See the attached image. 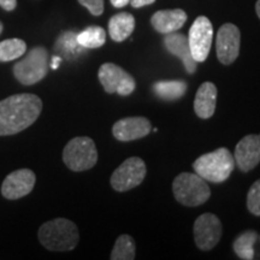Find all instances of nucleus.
I'll use <instances>...</instances> for the list:
<instances>
[{"instance_id":"1","label":"nucleus","mask_w":260,"mask_h":260,"mask_svg":"<svg viewBox=\"0 0 260 260\" xmlns=\"http://www.w3.org/2000/svg\"><path fill=\"white\" fill-rule=\"evenodd\" d=\"M42 110L35 94H15L0 102V136L15 135L34 124Z\"/></svg>"},{"instance_id":"2","label":"nucleus","mask_w":260,"mask_h":260,"mask_svg":"<svg viewBox=\"0 0 260 260\" xmlns=\"http://www.w3.org/2000/svg\"><path fill=\"white\" fill-rule=\"evenodd\" d=\"M39 241L48 251H73L80 241V234L76 224L67 218L48 220L40 226L38 233Z\"/></svg>"},{"instance_id":"3","label":"nucleus","mask_w":260,"mask_h":260,"mask_svg":"<svg viewBox=\"0 0 260 260\" xmlns=\"http://www.w3.org/2000/svg\"><path fill=\"white\" fill-rule=\"evenodd\" d=\"M235 168V159L232 152L225 147L200 155L193 162L195 174L205 181L212 183H222L229 178Z\"/></svg>"},{"instance_id":"4","label":"nucleus","mask_w":260,"mask_h":260,"mask_svg":"<svg viewBox=\"0 0 260 260\" xmlns=\"http://www.w3.org/2000/svg\"><path fill=\"white\" fill-rule=\"evenodd\" d=\"M172 191L178 203L188 207L200 206L211 197L207 181L190 172H182L176 176L172 183Z\"/></svg>"},{"instance_id":"5","label":"nucleus","mask_w":260,"mask_h":260,"mask_svg":"<svg viewBox=\"0 0 260 260\" xmlns=\"http://www.w3.org/2000/svg\"><path fill=\"white\" fill-rule=\"evenodd\" d=\"M50 69L48 51L37 46L28 52L27 56L14 65L16 80L23 86H31L44 80Z\"/></svg>"},{"instance_id":"6","label":"nucleus","mask_w":260,"mask_h":260,"mask_svg":"<svg viewBox=\"0 0 260 260\" xmlns=\"http://www.w3.org/2000/svg\"><path fill=\"white\" fill-rule=\"evenodd\" d=\"M63 161L71 171H86L98 161L96 146L90 138L79 136L71 139L64 147Z\"/></svg>"},{"instance_id":"7","label":"nucleus","mask_w":260,"mask_h":260,"mask_svg":"<svg viewBox=\"0 0 260 260\" xmlns=\"http://www.w3.org/2000/svg\"><path fill=\"white\" fill-rule=\"evenodd\" d=\"M98 77L105 92L109 94L117 93L118 95L128 96L136 88L134 77L113 63L103 64L98 71Z\"/></svg>"},{"instance_id":"8","label":"nucleus","mask_w":260,"mask_h":260,"mask_svg":"<svg viewBox=\"0 0 260 260\" xmlns=\"http://www.w3.org/2000/svg\"><path fill=\"white\" fill-rule=\"evenodd\" d=\"M146 174H147V168L141 158H128L113 171L111 186L116 191L130 190L142 183Z\"/></svg>"},{"instance_id":"9","label":"nucleus","mask_w":260,"mask_h":260,"mask_svg":"<svg viewBox=\"0 0 260 260\" xmlns=\"http://www.w3.org/2000/svg\"><path fill=\"white\" fill-rule=\"evenodd\" d=\"M213 28L210 19L205 16H199L194 21L188 34L191 56L197 63H203L207 59L212 46Z\"/></svg>"},{"instance_id":"10","label":"nucleus","mask_w":260,"mask_h":260,"mask_svg":"<svg viewBox=\"0 0 260 260\" xmlns=\"http://www.w3.org/2000/svg\"><path fill=\"white\" fill-rule=\"evenodd\" d=\"M193 232L194 241L201 251H211L222 237L223 225L216 214L204 213L194 222Z\"/></svg>"},{"instance_id":"11","label":"nucleus","mask_w":260,"mask_h":260,"mask_svg":"<svg viewBox=\"0 0 260 260\" xmlns=\"http://www.w3.org/2000/svg\"><path fill=\"white\" fill-rule=\"evenodd\" d=\"M241 45V32L233 23H225L219 28L216 38L217 58L223 65H230L237 59Z\"/></svg>"},{"instance_id":"12","label":"nucleus","mask_w":260,"mask_h":260,"mask_svg":"<svg viewBox=\"0 0 260 260\" xmlns=\"http://www.w3.org/2000/svg\"><path fill=\"white\" fill-rule=\"evenodd\" d=\"M37 176L30 169H19L8 175L2 184V194L5 199L17 200L28 195L35 186Z\"/></svg>"},{"instance_id":"13","label":"nucleus","mask_w":260,"mask_h":260,"mask_svg":"<svg viewBox=\"0 0 260 260\" xmlns=\"http://www.w3.org/2000/svg\"><path fill=\"white\" fill-rule=\"evenodd\" d=\"M235 164L242 172H248L260 162V134L247 135L237 142L234 153Z\"/></svg>"},{"instance_id":"14","label":"nucleus","mask_w":260,"mask_h":260,"mask_svg":"<svg viewBox=\"0 0 260 260\" xmlns=\"http://www.w3.org/2000/svg\"><path fill=\"white\" fill-rule=\"evenodd\" d=\"M151 129V122L145 117H126L113 124L112 134L118 141L128 142L145 138Z\"/></svg>"},{"instance_id":"15","label":"nucleus","mask_w":260,"mask_h":260,"mask_svg":"<svg viewBox=\"0 0 260 260\" xmlns=\"http://www.w3.org/2000/svg\"><path fill=\"white\" fill-rule=\"evenodd\" d=\"M164 46L171 54L180 58L182 63L189 74L197 71V61L191 56L189 44H188V38L184 37L181 32H169L165 34Z\"/></svg>"},{"instance_id":"16","label":"nucleus","mask_w":260,"mask_h":260,"mask_svg":"<svg viewBox=\"0 0 260 260\" xmlns=\"http://www.w3.org/2000/svg\"><path fill=\"white\" fill-rule=\"evenodd\" d=\"M187 21V14L181 9L160 10L151 17V24L160 34L177 31Z\"/></svg>"},{"instance_id":"17","label":"nucleus","mask_w":260,"mask_h":260,"mask_svg":"<svg viewBox=\"0 0 260 260\" xmlns=\"http://www.w3.org/2000/svg\"><path fill=\"white\" fill-rule=\"evenodd\" d=\"M217 87L212 82H204L198 89L194 99V111L199 118L207 119L216 111Z\"/></svg>"},{"instance_id":"18","label":"nucleus","mask_w":260,"mask_h":260,"mask_svg":"<svg viewBox=\"0 0 260 260\" xmlns=\"http://www.w3.org/2000/svg\"><path fill=\"white\" fill-rule=\"evenodd\" d=\"M135 29V18L129 12L113 15L109 21V34L113 41L123 42Z\"/></svg>"},{"instance_id":"19","label":"nucleus","mask_w":260,"mask_h":260,"mask_svg":"<svg viewBox=\"0 0 260 260\" xmlns=\"http://www.w3.org/2000/svg\"><path fill=\"white\" fill-rule=\"evenodd\" d=\"M153 93L158 98L167 102L181 99L187 92V83L182 80H167L158 81L152 86Z\"/></svg>"},{"instance_id":"20","label":"nucleus","mask_w":260,"mask_h":260,"mask_svg":"<svg viewBox=\"0 0 260 260\" xmlns=\"http://www.w3.org/2000/svg\"><path fill=\"white\" fill-rule=\"evenodd\" d=\"M256 240H258V234L254 230H247V232L240 234L233 243L234 252L240 259H254V245Z\"/></svg>"},{"instance_id":"21","label":"nucleus","mask_w":260,"mask_h":260,"mask_svg":"<svg viewBox=\"0 0 260 260\" xmlns=\"http://www.w3.org/2000/svg\"><path fill=\"white\" fill-rule=\"evenodd\" d=\"M58 53L67 58V59H74L82 53L84 48L80 46L77 42V34L74 31H65L57 39L56 46H54Z\"/></svg>"},{"instance_id":"22","label":"nucleus","mask_w":260,"mask_h":260,"mask_svg":"<svg viewBox=\"0 0 260 260\" xmlns=\"http://www.w3.org/2000/svg\"><path fill=\"white\" fill-rule=\"evenodd\" d=\"M106 41V31L102 27L92 25L77 34V42L83 48H99Z\"/></svg>"},{"instance_id":"23","label":"nucleus","mask_w":260,"mask_h":260,"mask_svg":"<svg viewBox=\"0 0 260 260\" xmlns=\"http://www.w3.org/2000/svg\"><path fill=\"white\" fill-rule=\"evenodd\" d=\"M27 52V44L21 39H8L0 42V61L16 60Z\"/></svg>"},{"instance_id":"24","label":"nucleus","mask_w":260,"mask_h":260,"mask_svg":"<svg viewBox=\"0 0 260 260\" xmlns=\"http://www.w3.org/2000/svg\"><path fill=\"white\" fill-rule=\"evenodd\" d=\"M136 256L135 241L130 235H121L116 240L111 252V260H133Z\"/></svg>"},{"instance_id":"25","label":"nucleus","mask_w":260,"mask_h":260,"mask_svg":"<svg viewBox=\"0 0 260 260\" xmlns=\"http://www.w3.org/2000/svg\"><path fill=\"white\" fill-rule=\"evenodd\" d=\"M247 209L256 217H260V180L255 181L247 194Z\"/></svg>"},{"instance_id":"26","label":"nucleus","mask_w":260,"mask_h":260,"mask_svg":"<svg viewBox=\"0 0 260 260\" xmlns=\"http://www.w3.org/2000/svg\"><path fill=\"white\" fill-rule=\"evenodd\" d=\"M93 16H100L104 12V0H77Z\"/></svg>"},{"instance_id":"27","label":"nucleus","mask_w":260,"mask_h":260,"mask_svg":"<svg viewBox=\"0 0 260 260\" xmlns=\"http://www.w3.org/2000/svg\"><path fill=\"white\" fill-rule=\"evenodd\" d=\"M0 6L5 11H14L17 6V0H0Z\"/></svg>"},{"instance_id":"28","label":"nucleus","mask_w":260,"mask_h":260,"mask_svg":"<svg viewBox=\"0 0 260 260\" xmlns=\"http://www.w3.org/2000/svg\"><path fill=\"white\" fill-rule=\"evenodd\" d=\"M155 0H130L129 4L133 6V8L135 9H139V8H142V6H147V5H151L153 4Z\"/></svg>"},{"instance_id":"29","label":"nucleus","mask_w":260,"mask_h":260,"mask_svg":"<svg viewBox=\"0 0 260 260\" xmlns=\"http://www.w3.org/2000/svg\"><path fill=\"white\" fill-rule=\"evenodd\" d=\"M110 2L115 8H124L125 5L129 4L130 0H110Z\"/></svg>"},{"instance_id":"30","label":"nucleus","mask_w":260,"mask_h":260,"mask_svg":"<svg viewBox=\"0 0 260 260\" xmlns=\"http://www.w3.org/2000/svg\"><path fill=\"white\" fill-rule=\"evenodd\" d=\"M60 60H61L60 56H54L53 58H52L50 67L52 68V69H58V67H59V64H60Z\"/></svg>"},{"instance_id":"31","label":"nucleus","mask_w":260,"mask_h":260,"mask_svg":"<svg viewBox=\"0 0 260 260\" xmlns=\"http://www.w3.org/2000/svg\"><path fill=\"white\" fill-rule=\"evenodd\" d=\"M255 11H256V15H258V17L260 18V0H258V2H256Z\"/></svg>"},{"instance_id":"32","label":"nucleus","mask_w":260,"mask_h":260,"mask_svg":"<svg viewBox=\"0 0 260 260\" xmlns=\"http://www.w3.org/2000/svg\"><path fill=\"white\" fill-rule=\"evenodd\" d=\"M2 31H3V23L0 22V34H2Z\"/></svg>"}]
</instances>
